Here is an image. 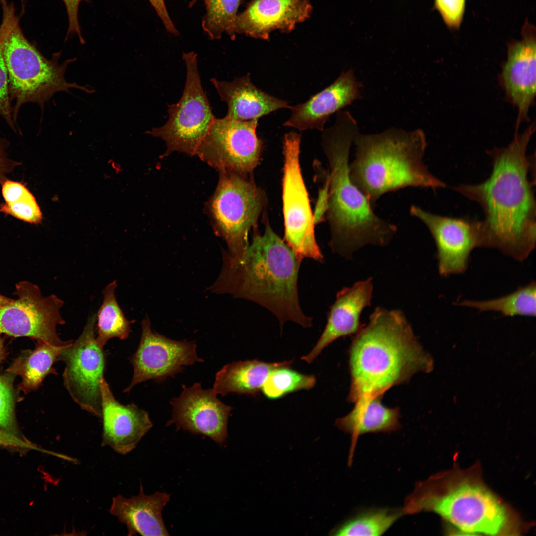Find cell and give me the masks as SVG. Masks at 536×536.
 <instances>
[{"instance_id":"cell-35","label":"cell","mask_w":536,"mask_h":536,"mask_svg":"<svg viewBox=\"0 0 536 536\" xmlns=\"http://www.w3.org/2000/svg\"><path fill=\"white\" fill-rule=\"evenodd\" d=\"M434 5L448 28H459L465 12L466 0H435Z\"/></svg>"},{"instance_id":"cell-40","label":"cell","mask_w":536,"mask_h":536,"mask_svg":"<svg viewBox=\"0 0 536 536\" xmlns=\"http://www.w3.org/2000/svg\"><path fill=\"white\" fill-rule=\"evenodd\" d=\"M7 142L0 138V181L3 180L4 175L11 171L16 165L15 162L8 159L5 153Z\"/></svg>"},{"instance_id":"cell-18","label":"cell","mask_w":536,"mask_h":536,"mask_svg":"<svg viewBox=\"0 0 536 536\" xmlns=\"http://www.w3.org/2000/svg\"><path fill=\"white\" fill-rule=\"evenodd\" d=\"M312 10L310 0H253L237 14L234 33L268 40L273 31L291 32Z\"/></svg>"},{"instance_id":"cell-32","label":"cell","mask_w":536,"mask_h":536,"mask_svg":"<svg viewBox=\"0 0 536 536\" xmlns=\"http://www.w3.org/2000/svg\"><path fill=\"white\" fill-rule=\"evenodd\" d=\"M289 367H280L269 373L261 389L266 397L275 399L288 393L309 389L314 386L316 382L314 376L301 374Z\"/></svg>"},{"instance_id":"cell-33","label":"cell","mask_w":536,"mask_h":536,"mask_svg":"<svg viewBox=\"0 0 536 536\" xmlns=\"http://www.w3.org/2000/svg\"><path fill=\"white\" fill-rule=\"evenodd\" d=\"M4 8L3 20L0 26V116L15 131L9 94L7 72L3 53L4 39L15 13L12 6H6Z\"/></svg>"},{"instance_id":"cell-1","label":"cell","mask_w":536,"mask_h":536,"mask_svg":"<svg viewBox=\"0 0 536 536\" xmlns=\"http://www.w3.org/2000/svg\"><path fill=\"white\" fill-rule=\"evenodd\" d=\"M535 131L533 123L521 133L515 132L507 147L487 151L492 169L483 182L453 187L482 208L484 247L495 248L519 261L536 246L535 179L529 177L535 171V158L526 155Z\"/></svg>"},{"instance_id":"cell-17","label":"cell","mask_w":536,"mask_h":536,"mask_svg":"<svg viewBox=\"0 0 536 536\" xmlns=\"http://www.w3.org/2000/svg\"><path fill=\"white\" fill-rule=\"evenodd\" d=\"M170 401L173 424L194 434L206 436L222 445L228 436L227 423L233 408L222 402L212 389H204L201 383L186 387Z\"/></svg>"},{"instance_id":"cell-7","label":"cell","mask_w":536,"mask_h":536,"mask_svg":"<svg viewBox=\"0 0 536 536\" xmlns=\"http://www.w3.org/2000/svg\"><path fill=\"white\" fill-rule=\"evenodd\" d=\"M3 53L6 67L8 90L12 117L16 123L22 105L37 103L42 108L56 92L69 93L71 88L88 93L93 90L77 83H68L65 78L67 66L76 59L58 62L61 52L55 53L47 59L26 38L14 14L4 39Z\"/></svg>"},{"instance_id":"cell-28","label":"cell","mask_w":536,"mask_h":536,"mask_svg":"<svg viewBox=\"0 0 536 536\" xmlns=\"http://www.w3.org/2000/svg\"><path fill=\"white\" fill-rule=\"evenodd\" d=\"M536 285L532 281L513 292L498 298L485 301L464 300L457 305L479 312H498L505 316H536Z\"/></svg>"},{"instance_id":"cell-15","label":"cell","mask_w":536,"mask_h":536,"mask_svg":"<svg viewBox=\"0 0 536 536\" xmlns=\"http://www.w3.org/2000/svg\"><path fill=\"white\" fill-rule=\"evenodd\" d=\"M410 214L421 220L430 232L437 248L441 276L464 273L472 251L484 247L481 221L440 216L414 205L411 206Z\"/></svg>"},{"instance_id":"cell-37","label":"cell","mask_w":536,"mask_h":536,"mask_svg":"<svg viewBox=\"0 0 536 536\" xmlns=\"http://www.w3.org/2000/svg\"><path fill=\"white\" fill-rule=\"evenodd\" d=\"M148 0L155 10L166 30L175 36H178L179 34V32L170 17L164 0Z\"/></svg>"},{"instance_id":"cell-19","label":"cell","mask_w":536,"mask_h":536,"mask_svg":"<svg viewBox=\"0 0 536 536\" xmlns=\"http://www.w3.org/2000/svg\"><path fill=\"white\" fill-rule=\"evenodd\" d=\"M103 422L102 445L125 455L134 449L152 427L148 413L134 404H121L108 383H100Z\"/></svg>"},{"instance_id":"cell-31","label":"cell","mask_w":536,"mask_h":536,"mask_svg":"<svg viewBox=\"0 0 536 536\" xmlns=\"http://www.w3.org/2000/svg\"><path fill=\"white\" fill-rule=\"evenodd\" d=\"M241 1L209 0L205 4L206 13L202 17V27L210 39H219L224 33L235 39L234 25Z\"/></svg>"},{"instance_id":"cell-11","label":"cell","mask_w":536,"mask_h":536,"mask_svg":"<svg viewBox=\"0 0 536 536\" xmlns=\"http://www.w3.org/2000/svg\"><path fill=\"white\" fill-rule=\"evenodd\" d=\"M14 294L16 299L0 307V333L58 346L72 341L62 340L57 333V326L65 323L60 313L62 300L54 294L43 296L38 286L26 281L16 284Z\"/></svg>"},{"instance_id":"cell-26","label":"cell","mask_w":536,"mask_h":536,"mask_svg":"<svg viewBox=\"0 0 536 536\" xmlns=\"http://www.w3.org/2000/svg\"><path fill=\"white\" fill-rule=\"evenodd\" d=\"M117 287V282L114 280L104 288L103 302L96 314V340L102 348L110 339L117 338L125 340L131 332L133 322L126 319L117 302L115 296Z\"/></svg>"},{"instance_id":"cell-6","label":"cell","mask_w":536,"mask_h":536,"mask_svg":"<svg viewBox=\"0 0 536 536\" xmlns=\"http://www.w3.org/2000/svg\"><path fill=\"white\" fill-rule=\"evenodd\" d=\"M404 514L435 512L464 533L496 535L503 532L508 514L482 485L465 480L441 492L427 481L417 483L402 508Z\"/></svg>"},{"instance_id":"cell-10","label":"cell","mask_w":536,"mask_h":536,"mask_svg":"<svg viewBox=\"0 0 536 536\" xmlns=\"http://www.w3.org/2000/svg\"><path fill=\"white\" fill-rule=\"evenodd\" d=\"M301 135L286 134L283 139V212L285 240L300 259L322 262L323 254L316 241L313 213L299 162Z\"/></svg>"},{"instance_id":"cell-25","label":"cell","mask_w":536,"mask_h":536,"mask_svg":"<svg viewBox=\"0 0 536 536\" xmlns=\"http://www.w3.org/2000/svg\"><path fill=\"white\" fill-rule=\"evenodd\" d=\"M293 361L266 363L257 360L239 361L224 366L216 374L214 393L225 396L228 393L255 395L261 389L274 369L288 366Z\"/></svg>"},{"instance_id":"cell-36","label":"cell","mask_w":536,"mask_h":536,"mask_svg":"<svg viewBox=\"0 0 536 536\" xmlns=\"http://www.w3.org/2000/svg\"><path fill=\"white\" fill-rule=\"evenodd\" d=\"M62 1L66 6L69 23L65 40H67L70 35L76 34L80 43L84 44L85 40L81 34L78 13L80 2L82 1L88 2L89 0H62Z\"/></svg>"},{"instance_id":"cell-38","label":"cell","mask_w":536,"mask_h":536,"mask_svg":"<svg viewBox=\"0 0 536 536\" xmlns=\"http://www.w3.org/2000/svg\"><path fill=\"white\" fill-rule=\"evenodd\" d=\"M328 187L327 176L325 185L319 191L315 211L313 214L315 224L321 222L326 213L328 208Z\"/></svg>"},{"instance_id":"cell-23","label":"cell","mask_w":536,"mask_h":536,"mask_svg":"<svg viewBox=\"0 0 536 536\" xmlns=\"http://www.w3.org/2000/svg\"><path fill=\"white\" fill-rule=\"evenodd\" d=\"M170 496L160 492L146 495L140 485L137 496L126 498L118 495L114 497L110 513L126 526L128 536H169L162 511Z\"/></svg>"},{"instance_id":"cell-5","label":"cell","mask_w":536,"mask_h":536,"mask_svg":"<svg viewBox=\"0 0 536 536\" xmlns=\"http://www.w3.org/2000/svg\"><path fill=\"white\" fill-rule=\"evenodd\" d=\"M355 158L350 177L374 208L384 194L406 187L445 188L423 162L427 146L423 131L391 128L375 134L359 132L353 142Z\"/></svg>"},{"instance_id":"cell-21","label":"cell","mask_w":536,"mask_h":536,"mask_svg":"<svg viewBox=\"0 0 536 536\" xmlns=\"http://www.w3.org/2000/svg\"><path fill=\"white\" fill-rule=\"evenodd\" d=\"M373 292L371 278L355 283L339 291L331 306L325 328L314 347L301 359L312 363L323 350L335 340L356 334L362 328L360 316L370 305Z\"/></svg>"},{"instance_id":"cell-3","label":"cell","mask_w":536,"mask_h":536,"mask_svg":"<svg viewBox=\"0 0 536 536\" xmlns=\"http://www.w3.org/2000/svg\"><path fill=\"white\" fill-rule=\"evenodd\" d=\"M359 132L351 113L340 110L334 125L324 129L321 138L329 167L326 212L329 245L334 252L347 258L366 245H387L397 231L396 225L374 213L366 196L350 177V150Z\"/></svg>"},{"instance_id":"cell-2","label":"cell","mask_w":536,"mask_h":536,"mask_svg":"<svg viewBox=\"0 0 536 536\" xmlns=\"http://www.w3.org/2000/svg\"><path fill=\"white\" fill-rule=\"evenodd\" d=\"M223 252L221 272L211 291L260 304L276 316L281 327L289 321L305 328L312 325L299 301L297 281L302 260L268 221L263 234L255 232L241 258Z\"/></svg>"},{"instance_id":"cell-27","label":"cell","mask_w":536,"mask_h":536,"mask_svg":"<svg viewBox=\"0 0 536 536\" xmlns=\"http://www.w3.org/2000/svg\"><path fill=\"white\" fill-rule=\"evenodd\" d=\"M404 515L402 508H375L358 512L331 531L335 536H380Z\"/></svg>"},{"instance_id":"cell-4","label":"cell","mask_w":536,"mask_h":536,"mask_svg":"<svg viewBox=\"0 0 536 536\" xmlns=\"http://www.w3.org/2000/svg\"><path fill=\"white\" fill-rule=\"evenodd\" d=\"M431 365L404 314L377 307L349 347L348 400L354 403L362 398L383 397Z\"/></svg>"},{"instance_id":"cell-22","label":"cell","mask_w":536,"mask_h":536,"mask_svg":"<svg viewBox=\"0 0 536 536\" xmlns=\"http://www.w3.org/2000/svg\"><path fill=\"white\" fill-rule=\"evenodd\" d=\"M220 99L228 107L225 117L236 121L258 119L277 110L290 109L288 103L257 87L250 73L231 81L210 79Z\"/></svg>"},{"instance_id":"cell-8","label":"cell","mask_w":536,"mask_h":536,"mask_svg":"<svg viewBox=\"0 0 536 536\" xmlns=\"http://www.w3.org/2000/svg\"><path fill=\"white\" fill-rule=\"evenodd\" d=\"M266 203L264 192L247 175L219 172L217 185L205 207L214 233L226 243L229 256H243L249 244V232H257Z\"/></svg>"},{"instance_id":"cell-29","label":"cell","mask_w":536,"mask_h":536,"mask_svg":"<svg viewBox=\"0 0 536 536\" xmlns=\"http://www.w3.org/2000/svg\"><path fill=\"white\" fill-rule=\"evenodd\" d=\"M39 344L23 361H17L11 367V372L19 374L22 377V386L24 389H34L39 386L49 373L57 374L52 368L54 362L60 353L69 344L58 346L43 342Z\"/></svg>"},{"instance_id":"cell-9","label":"cell","mask_w":536,"mask_h":536,"mask_svg":"<svg viewBox=\"0 0 536 536\" xmlns=\"http://www.w3.org/2000/svg\"><path fill=\"white\" fill-rule=\"evenodd\" d=\"M182 58L186 68L182 95L177 103L168 105L166 123L147 132L165 143L166 149L162 158L176 151L195 155L215 119L201 86L197 54L194 52L183 53Z\"/></svg>"},{"instance_id":"cell-14","label":"cell","mask_w":536,"mask_h":536,"mask_svg":"<svg viewBox=\"0 0 536 536\" xmlns=\"http://www.w3.org/2000/svg\"><path fill=\"white\" fill-rule=\"evenodd\" d=\"M141 325L138 347L130 358L134 368L133 378L124 392H129L134 386L147 380L162 382L181 372L183 366L203 362L197 355L194 342L173 340L153 331L147 316Z\"/></svg>"},{"instance_id":"cell-24","label":"cell","mask_w":536,"mask_h":536,"mask_svg":"<svg viewBox=\"0 0 536 536\" xmlns=\"http://www.w3.org/2000/svg\"><path fill=\"white\" fill-rule=\"evenodd\" d=\"M382 397H365L357 400L353 409L346 416L338 418L335 426L351 436L348 464L352 465L359 437L371 433H390L401 428L400 410L389 408L381 402Z\"/></svg>"},{"instance_id":"cell-30","label":"cell","mask_w":536,"mask_h":536,"mask_svg":"<svg viewBox=\"0 0 536 536\" xmlns=\"http://www.w3.org/2000/svg\"><path fill=\"white\" fill-rule=\"evenodd\" d=\"M5 203L0 204V211L31 224H39L42 213L34 195L25 185L10 180L0 181Z\"/></svg>"},{"instance_id":"cell-43","label":"cell","mask_w":536,"mask_h":536,"mask_svg":"<svg viewBox=\"0 0 536 536\" xmlns=\"http://www.w3.org/2000/svg\"><path fill=\"white\" fill-rule=\"evenodd\" d=\"M2 354H3L2 346L1 341V340H0V361L1 359V358H2Z\"/></svg>"},{"instance_id":"cell-13","label":"cell","mask_w":536,"mask_h":536,"mask_svg":"<svg viewBox=\"0 0 536 536\" xmlns=\"http://www.w3.org/2000/svg\"><path fill=\"white\" fill-rule=\"evenodd\" d=\"M258 121L215 118L195 155L219 172L247 175L258 164L263 148Z\"/></svg>"},{"instance_id":"cell-39","label":"cell","mask_w":536,"mask_h":536,"mask_svg":"<svg viewBox=\"0 0 536 536\" xmlns=\"http://www.w3.org/2000/svg\"><path fill=\"white\" fill-rule=\"evenodd\" d=\"M0 446L26 449L33 448L31 444L27 441L2 429H0Z\"/></svg>"},{"instance_id":"cell-42","label":"cell","mask_w":536,"mask_h":536,"mask_svg":"<svg viewBox=\"0 0 536 536\" xmlns=\"http://www.w3.org/2000/svg\"><path fill=\"white\" fill-rule=\"evenodd\" d=\"M198 0H202L205 4L209 0H192L189 3V7H191Z\"/></svg>"},{"instance_id":"cell-16","label":"cell","mask_w":536,"mask_h":536,"mask_svg":"<svg viewBox=\"0 0 536 536\" xmlns=\"http://www.w3.org/2000/svg\"><path fill=\"white\" fill-rule=\"evenodd\" d=\"M535 27L526 20L520 40L507 44V58L501 64L498 83L505 100L517 108L515 132L520 125L529 122V112L536 96V36Z\"/></svg>"},{"instance_id":"cell-41","label":"cell","mask_w":536,"mask_h":536,"mask_svg":"<svg viewBox=\"0 0 536 536\" xmlns=\"http://www.w3.org/2000/svg\"><path fill=\"white\" fill-rule=\"evenodd\" d=\"M12 299L6 297L0 294V307L8 303Z\"/></svg>"},{"instance_id":"cell-12","label":"cell","mask_w":536,"mask_h":536,"mask_svg":"<svg viewBox=\"0 0 536 536\" xmlns=\"http://www.w3.org/2000/svg\"><path fill=\"white\" fill-rule=\"evenodd\" d=\"M96 316L89 317L79 336L60 353L57 361L65 365L64 386L73 400L82 409L101 418L100 383L105 358L96 340Z\"/></svg>"},{"instance_id":"cell-34","label":"cell","mask_w":536,"mask_h":536,"mask_svg":"<svg viewBox=\"0 0 536 536\" xmlns=\"http://www.w3.org/2000/svg\"><path fill=\"white\" fill-rule=\"evenodd\" d=\"M13 406L12 386L7 378L0 376V427L14 434Z\"/></svg>"},{"instance_id":"cell-20","label":"cell","mask_w":536,"mask_h":536,"mask_svg":"<svg viewBox=\"0 0 536 536\" xmlns=\"http://www.w3.org/2000/svg\"><path fill=\"white\" fill-rule=\"evenodd\" d=\"M361 87L352 69L343 71L333 83L305 102L291 106V115L283 125L302 131H323L331 115L361 98Z\"/></svg>"}]
</instances>
